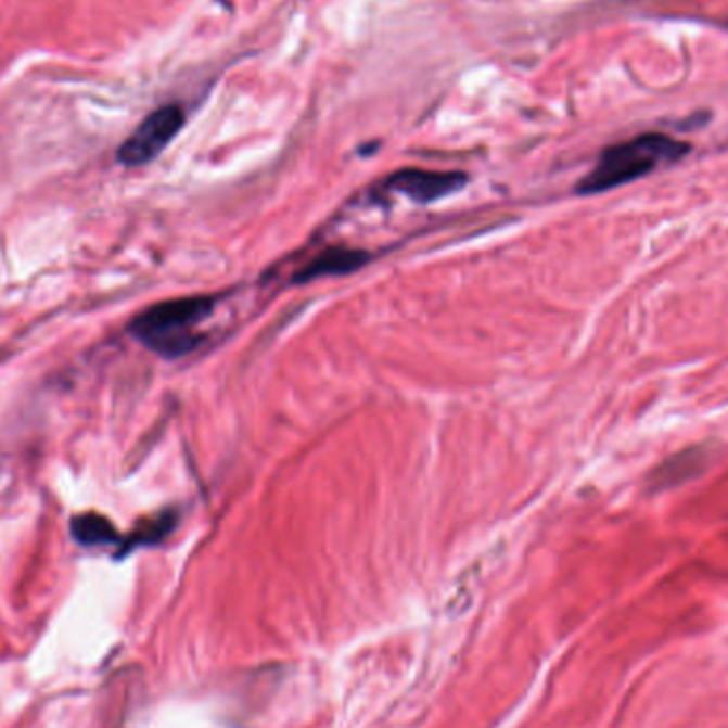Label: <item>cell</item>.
<instances>
[{
    "label": "cell",
    "instance_id": "1",
    "mask_svg": "<svg viewBox=\"0 0 728 728\" xmlns=\"http://www.w3.org/2000/svg\"><path fill=\"white\" fill-rule=\"evenodd\" d=\"M688 152L690 145L686 141L669 135L648 132L633 137L603 150L599 163L577 183V192L601 194L614 190L654 173L656 168L679 163Z\"/></svg>",
    "mask_w": 728,
    "mask_h": 728
},
{
    "label": "cell",
    "instance_id": "2",
    "mask_svg": "<svg viewBox=\"0 0 728 728\" xmlns=\"http://www.w3.org/2000/svg\"><path fill=\"white\" fill-rule=\"evenodd\" d=\"M218 301L212 296L168 298L141 311L130 322V335L165 358L192 352L201 336L196 329L214 314Z\"/></svg>",
    "mask_w": 728,
    "mask_h": 728
},
{
    "label": "cell",
    "instance_id": "3",
    "mask_svg": "<svg viewBox=\"0 0 728 728\" xmlns=\"http://www.w3.org/2000/svg\"><path fill=\"white\" fill-rule=\"evenodd\" d=\"M186 124V113L179 105H165L150 113L135 132L119 145L117 161L124 167H143L158 158L168 143Z\"/></svg>",
    "mask_w": 728,
    "mask_h": 728
},
{
    "label": "cell",
    "instance_id": "4",
    "mask_svg": "<svg viewBox=\"0 0 728 728\" xmlns=\"http://www.w3.org/2000/svg\"><path fill=\"white\" fill-rule=\"evenodd\" d=\"M469 177L460 170L403 168L380 183V192L398 194L413 203H435L464 188Z\"/></svg>",
    "mask_w": 728,
    "mask_h": 728
},
{
    "label": "cell",
    "instance_id": "5",
    "mask_svg": "<svg viewBox=\"0 0 728 728\" xmlns=\"http://www.w3.org/2000/svg\"><path fill=\"white\" fill-rule=\"evenodd\" d=\"M369 260V254L354 247H329L314 256L307 265L301 267V271L294 273V283H307V281L320 280V278H339L358 271Z\"/></svg>",
    "mask_w": 728,
    "mask_h": 728
},
{
    "label": "cell",
    "instance_id": "6",
    "mask_svg": "<svg viewBox=\"0 0 728 728\" xmlns=\"http://www.w3.org/2000/svg\"><path fill=\"white\" fill-rule=\"evenodd\" d=\"M71 535L77 544L86 548L94 546H113L119 541V533L115 531L112 520L99 513H81L71 522Z\"/></svg>",
    "mask_w": 728,
    "mask_h": 728
},
{
    "label": "cell",
    "instance_id": "7",
    "mask_svg": "<svg viewBox=\"0 0 728 728\" xmlns=\"http://www.w3.org/2000/svg\"><path fill=\"white\" fill-rule=\"evenodd\" d=\"M710 464V458H707V451L705 449H688V451H681L673 458L672 462L663 464V469L659 471V480L654 482L659 488L663 486H673V484H679L686 480L684 473H688V477H694L699 473V467H707Z\"/></svg>",
    "mask_w": 728,
    "mask_h": 728
}]
</instances>
